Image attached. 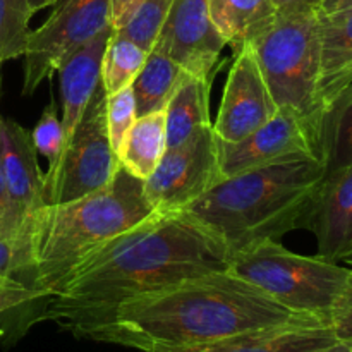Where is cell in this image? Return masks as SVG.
I'll list each match as a JSON object with an SVG mask.
<instances>
[{
  "mask_svg": "<svg viewBox=\"0 0 352 352\" xmlns=\"http://www.w3.org/2000/svg\"><path fill=\"white\" fill-rule=\"evenodd\" d=\"M54 6L50 17L31 31L23 54L24 95H33L69 54L112 26L110 0H57Z\"/></svg>",
  "mask_w": 352,
  "mask_h": 352,
  "instance_id": "obj_8",
  "label": "cell"
},
{
  "mask_svg": "<svg viewBox=\"0 0 352 352\" xmlns=\"http://www.w3.org/2000/svg\"><path fill=\"white\" fill-rule=\"evenodd\" d=\"M330 327L339 342L352 346V268L347 284L330 316Z\"/></svg>",
  "mask_w": 352,
  "mask_h": 352,
  "instance_id": "obj_28",
  "label": "cell"
},
{
  "mask_svg": "<svg viewBox=\"0 0 352 352\" xmlns=\"http://www.w3.org/2000/svg\"><path fill=\"white\" fill-rule=\"evenodd\" d=\"M113 33V28L109 26L102 33L96 34L85 45L76 48L67 55L58 67L60 76V100H62V131H64L65 146L74 133L76 126L81 120L93 93L100 85V71H102V57L107 43ZM62 153V151H60Z\"/></svg>",
  "mask_w": 352,
  "mask_h": 352,
  "instance_id": "obj_15",
  "label": "cell"
},
{
  "mask_svg": "<svg viewBox=\"0 0 352 352\" xmlns=\"http://www.w3.org/2000/svg\"><path fill=\"white\" fill-rule=\"evenodd\" d=\"M172 3L174 0H144L138 12L131 17L129 23L119 31L141 45L144 50L150 52L157 41Z\"/></svg>",
  "mask_w": 352,
  "mask_h": 352,
  "instance_id": "obj_25",
  "label": "cell"
},
{
  "mask_svg": "<svg viewBox=\"0 0 352 352\" xmlns=\"http://www.w3.org/2000/svg\"><path fill=\"white\" fill-rule=\"evenodd\" d=\"M229 270L298 313L330 323L351 268L323 256L289 251L280 241H260L230 253Z\"/></svg>",
  "mask_w": 352,
  "mask_h": 352,
  "instance_id": "obj_6",
  "label": "cell"
},
{
  "mask_svg": "<svg viewBox=\"0 0 352 352\" xmlns=\"http://www.w3.org/2000/svg\"><path fill=\"white\" fill-rule=\"evenodd\" d=\"M305 229L311 230L318 243V256L342 261L352 248V164L325 175Z\"/></svg>",
  "mask_w": 352,
  "mask_h": 352,
  "instance_id": "obj_14",
  "label": "cell"
},
{
  "mask_svg": "<svg viewBox=\"0 0 352 352\" xmlns=\"http://www.w3.org/2000/svg\"><path fill=\"white\" fill-rule=\"evenodd\" d=\"M318 158L327 175L352 164V85L323 112L318 129Z\"/></svg>",
  "mask_w": 352,
  "mask_h": 352,
  "instance_id": "obj_22",
  "label": "cell"
},
{
  "mask_svg": "<svg viewBox=\"0 0 352 352\" xmlns=\"http://www.w3.org/2000/svg\"><path fill=\"white\" fill-rule=\"evenodd\" d=\"M105 119L110 144H112L113 151L119 155L127 133L133 127L134 120L138 119L136 98H134V91L131 86L112 93V95H107Z\"/></svg>",
  "mask_w": 352,
  "mask_h": 352,
  "instance_id": "obj_26",
  "label": "cell"
},
{
  "mask_svg": "<svg viewBox=\"0 0 352 352\" xmlns=\"http://www.w3.org/2000/svg\"><path fill=\"white\" fill-rule=\"evenodd\" d=\"M278 107L265 82L251 45L236 54L227 74L213 133L220 141L237 143L267 124Z\"/></svg>",
  "mask_w": 352,
  "mask_h": 352,
  "instance_id": "obj_11",
  "label": "cell"
},
{
  "mask_svg": "<svg viewBox=\"0 0 352 352\" xmlns=\"http://www.w3.org/2000/svg\"><path fill=\"white\" fill-rule=\"evenodd\" d=\"M0 89H2V76H0Z\"/></svg>",
  "mask_w": 352,
  "mask_h": 352,
  "instance_id": "obj_37",
  "label": "cell"
},
{
  "mask_svg": "<svg viewBox=\"0 0 352 352\" xmlns=\"http://www.w3.org/2000/svg\"><path fill=\"white\" fill-rule=\"evenodd\" d=\"M325 175L318 158L253 168L222 179L186 212L217 234L230 253L260 241H280L305 229Z\"/></svg>",
  "mask_w": 352,
  "mask_h": 352,
  "instance_id": "obj_4",
  "label": "cell"
},
{
  "mask_svg": "<svg viewBox=\"0 0 352 352\" xmlns=\"http://www.w3.org/2000/svg\"><path fill=\"white\" fill-rule=\"evenodd\" d=\"M0 236H7V237L23 236L21 230L17 229L16 223H14L12 213H10V203H9V196H7L2 162H0Z\"/></svg>",
  "mask_w": 352,
  "mask_h": 352,
  "instance_id": "obj_30",
  "label": "cell"
},
{
  "mask_svg": "<svg viewBox=\"0 0 352 352\" xmlns=\"http://www.w3.org/2000/svg\"><path fill=\"white\" fill-rule=\"evenodd\" d=\"M222 179L217 136L208 126L182 146L165 151L143 189L157 213L184 212Z\"/></svg>",
  "mask_w": 352,
  "mask_h": 352,
  "instance_id": "obj_9",
  "label": "cell"
},
{
  "mask_svg": "<svg viewBox=\"0 0 352 352\" xmlns=\"http://www.w3.org/2000/svg\"><path fill=\"white\" fill-rule=\"evenodd\" d=\"M144 0H110V21L116 31L122 30Z\"/></svg>",
  "mask_w": 352,
  "mask_h": 352,
  "instance_id": "obj_31",
  "label": "cell"
},
{
  "mask_svg": "<svg viewBox=\"0 0 352 352\" xmlns=\"http://www.w3.org/2000/svg\"><path fill=\"white\" fill-rule=\"evenodd\" d=\"M208 6L217 33L236 54L263 34L278 14L272 0H208Z\"/></svg>",
  "mask_w": 352,
  "mask_h": 352,
  "instance_id": "obj_18",
  "label": "cell"
},
{
  "mask_svg": "<svg viewBox=\"0 0 352 352\" xmlns=\"http://www.w3.org/2000/svg\"><path fill=\"white\" fill-rule=\"evenodd\" d=\"M36 153L30 131L0 116V162L10 213L21 234L30 217L45 205V174L38 165Z\"/></svg>",
  "mask_w": 352,
  "mask_h": 352,
  "instance_id": "obj_13",
  "label": "cell"
},
{
  "mask_svg": "<svg viewBox=\"0 0 352 352\" xmlns=\"http://www.w3.org/2000/svg\"><path fill=\"white\" fill-rule=\"evenodd\" d=\"M24 267V243L23 236H0V274L12 275L19 278Z\"/></svg>",
  "mask_w": 352,
  "mask_h": 352,
  "instance_id": "obj_29",
  "label": "cell"
},
{
  "mask_svg": "<svg viewBox=\"0 0 352 352\" xmlns=\"http://www.w3.org/2000/svg\"><path fill=\"white\" fill-rule=\"evenodd\" d=\"M31 16L28 0H0V67L24 54L31 34Z\"/></svg>",
  "mask_w": 352,
  "mask_h": 352,
  "instance_id": "obj_24",
  "label": "cell"
},
{
  "mask_svg": "<svg viewBox=\"0 0 352 352\" xmlns=\"http://www.w3.org/2000/svg\"><path fill=\"white\" fill-rule=\"evenodd\" d=\"M320 352H352V346L346 342H337V344H333V346H330L329 349H323Z\"/></svg>",
  "mask_w": 352,
  "mask_h": 352,
  "instance_id": "obj_35",
  "label": "cell"
},
{
  "mask_svg": "<svg viewBox=\"0 0 352 352\" xmlns=\"http://www.w3.org/2000/svg\"><path fill=\"white\" fill-rule=\"evenodd\" d=\"M188 76L189 72L175 58L160 48H151L143 69L131 85L136 98L138 117L165 110Z\"/></svg>",
  "mask_w": 352,
  "mask_h": 352,
  "instance_id": "obj_20",
  "label": "cell"
},
{
  "mask_svg": "<svg viewBox=\"0 0 352 352\" xmlns=\"http://www.w3.org/2000/svg\"><path fill=\"white\" fill-rule=\"evenodd\" d=\"M337 342L339 340L329 322L311 320L270 327L215 346L182 352H320Z\"/></svg>",
  "mask_w": 352,
  "mask_h": 352,
  "instance_id": "obj_17",
  "label": "cell"
},
{
  "mask_svg": "<svg viewBox=\"0 0 352 352\" xmlns=\"http://www.w3.org/2000/svg\"><path fill=\"white\" fill-rule=\"evenodd\" d=\"M55 2H57V0H28V6H30L31 14H34L38 12V10H43L47 9V7L54 6Z\"/></svg>",
  "mask_w": 352,
  "mask_h": 352,
  "instance_id": "obj_34",
  "label": "cell"
},
{
  "mask_svg": "<svg viewBox=\"0 0 352 352\" xmlns=\"http://www.w3.org/2000/svg\"><path fill=\"white\" fill-rule=\"evenodd\" d=\"M311 320L322 318L294 311L234 272L220 270L127 299L76 337L141 352H182Z\"/></svg>",
  "mask_w": 352,
  "mask_h": 352,
  "instance_id": "obj_2",
  "label": "cell"
},
{
  "mask_svg": "<svg viewBox=\"0 0 352 352\" xmlns=\"http://www.w3.org/2000/svg\"><path fill=\"white\" fill-rule=\"evenodd\" d=\"M217 146L223 179L267 165L318 158L315 133L289 109H278L267 124L237 143L217 138Z\"/></svg>",
  "mask_w": 352,
  "mask_h": 352,
  "instance_id": "obj_10",
  "label": "cell"
},
{
  "mask_svg": "<svg viewBox=\"0 0 352 352\" xmlns=\"http://www.w3.org/2000/svg\"><path fill=\"white\" fill-rule=\"evenodd\" d=\"M322 7L277 14L274 24L251 43L277 107L298 113L315 133L316 144L322 120L318 103Z\"/></svg>",
  "mask_w": 352,
  "mask_h": 352,
  "instance_id": "obj_5",
  "label": "cell"
},
{
  "mask_svg": "<svg viewBox=\"0 0 352 352\" xmlns=\"http://www.w3.org/2000/svg\"><path fill=\"white\" fill-rule=\"evenodd\" d=\"M155 213L144 196L143 181L124 168L109 186L91 195L43 205L23 229L24 267L19 280L41 292L47 301L82 258Z\"/></svg>",
  "mask_w": 352,
  "mask_h": 352,
  "instance_id": "obj_3",
  "label": "cell"
},
{
  "mask_svg": "<svg viewBox=\"0 0 352 352\" xmlns=\"http://www.w3.org/2000/svg\"><path fill=\"white\" fill-rule=\"evenodd\" d=\"M105 107L107 93L100 81L58 160L45 172V205L91 195L109 186L122 168L107 133Z\"/></svg>",
  "mask_w": 352,
  "mask_h": 352,
  "instance_id": "obj_7",
  "label": "cell"
},
{
  "mask_svg": "<svg viewBox=\"0 0 352 352\" xmlns=\"http://www.w3.org/2000/svg\"><path fill=\"white\" fill-rule=\"evenodd\" d=\"M323 9L325 10L352 9V0H323Z\"/></svg>",
  "mask_w": 352,
  "mask_h": 352,
  "instance_id": "obj_33",
  "label": "cell"
},
{
  "mask_svg": "<svg viewBox=\"0 0 352 352\" xmlns=\"http://www.w3.org/2000/svg\"><path fill=\"white\" fill-rule=\"evenodd\" d=\"M153 47L175 58L189 74L212 79L227 45L210 19L208 0H174Z\"/></svg>",
  "mask_w": 352,
  "mask_h": 352,
  "instance_id": "obj_12",
  "label": "cell"
},
{
  "mask_svg": "<svg viewBox=\"0 0 352 352\" xmlns=\"http://www.w3.org/2000/svg\"><path fill=\"white\" fill-rule=\"evenodd\" d=\"M31 138H33V144L38 153L43 155L48 160V167L54 165L60 157L62 144H64V131H62L57 103L54 98L41 112L36 126L31 131Z\"/></svg>",
  "mask_w": 352,
  "mask_h": 352,
  "instance_id": "obj_27",
  "label": "cell"
},
{
  "mask_svg": "<svg viewBox=\"0 0 352 352\" xmlns=\"http://www.w3.org/2000/svg\"><path fill=\"white\" fill-rule=\"evenodd\" d=\"M277 9V12H292V10L313 9V7H322L323 0H272Z\"/></svg>",
  "mask_w": 352,
  "mask_h": 352,
  "instance_id": "obj_32",
  "label": "cell"
},
{
  "mask_svg": "<svg viewBox=\"0 0 352 352\" xmlns=\"http://www.w3.org/2000/svg\"><path fill=\"white\" fill-rule=\"evenodd\" d=\"M229 265L227 244L191 213H155L82 258L41 305L38 320L76 336L127 299Z\"/></svg>",
  "mask_w": 352,
  "mask_h": 352,
  "instance_id": "obj_1",
  "label": "cell"
},
{
  "mask_svg": "<svg viewBox=\"0 0 352 352\" xmlns=\"http://www.w3.org/2000/svg\"><path fill=\"white\" fill-rule=\"evenodd\" d=\"M318 103L327 107L352 85V9H320Z\"/></svg>",
  "mask_w": 352,
  "mask_h": 352,
  "instance_id": "obj_16",
  "label": "cell"
},
{
  "mask_svg": "<svg viewBox=\"0 0 352 352\" xmlns=\"http://www.w3.org/2000/svg\"><path fill=\"white\" fill-rule=\"evenodd\" d=\"M342 261H344V263L351 265V267H352V248H351V251H349V253H347V254H346V256H344V258H342Z\"/></svg>",
  "mask_w": 352,
  "mask_h": 352,
  "instance_id": "obj_36",
  "label": "cell"
},
{
  "mask_svg": "<svg viewBox=\"0 0 352 352\" xmlns=\"http://www.w3.org/2000/svg\"><path fill=\"white\" fill-rule=\"evenodd\" d=\"M148 52L141 45L113 30L102 57L100 81L107 95L129 88L146 62Z\"/></svg>",
  "mask_w": 352,
  "mask_h": 352,
  "instance_id": "obj_23",
  "label": "cell"
},
{
  "mask_svg": "<svg viewBox=\"0 0 352 352\" xmlns=\"http://www.w3.org/2000/svg\"><path fill=\"white\" fill-rule=\"evenodd\" d=\"M167 151L165 110L146 113L134 120L124 140L119 160L124 170L134 177L146 181L160 164Z\"/></svg>",
  "mask_w": 352,
  "mask_h": 352,
  "instance_id": "obj_21",
  "label": "cell"
},
{
  "mask_svg": "<svg viewBox=\"0 0 352 352\" xmlns=\"http://www.w3.org/2000/svg\"><path fill=\"white\" fill-rule=\"evenodd\" d=\"M212 79L189 74L165 107L167 150L182 146L201 129L212 126L210 119Z\"/></svg>",
  "mask_w": 352,
  "mask_h": 352,
  "instance_id": "obj_19",
  "label": "cell"
}]
</instances>
